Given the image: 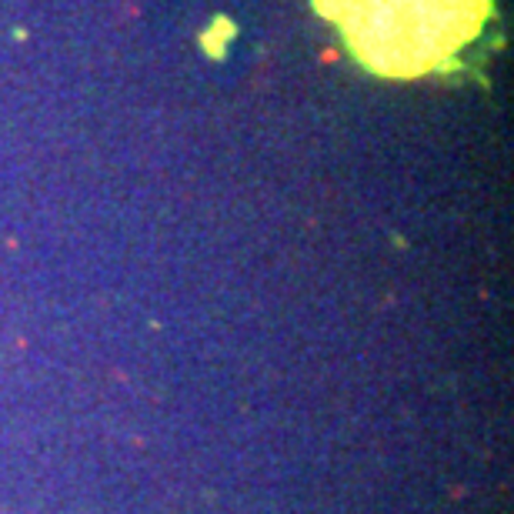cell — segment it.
<instances>
[{"instance_id": "1", "label": "cell", "mask_w": 514, "mask_h": 514, "mask_svg": "<svg viewBox=\"0 0 514 514\" xmlns=\"http://www.w3.org/2000/svg\"><path fill=\"white\" fill-rule=\"evenodd\" d=\"M371 74H438L481 33L491 0H314Z\"/></svg>"}]
</instances>
